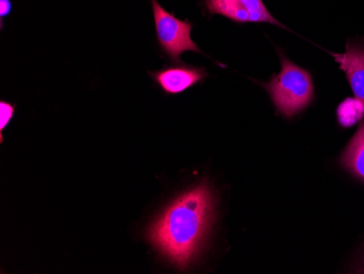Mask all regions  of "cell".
Wrapping results in <instances>:
<instances>
[{
	"label": "cell",
	"instance_id": "1",
	"mask_svg": "<svg viewBox=\"0 0 364 274\" xmlns=\"http://www.w3.org/2000/svg\"><path fill=\"white\" fill-rule=\"evenodd\" d=\"M214 210V194L203 181L164 209L147 230L146 239L171 265L187 270L205 245Z\"/></svg>",
	"mask_w": 364,
	"mask_h": 274
},
{
	"label": "cell",
	"instance_id": "2",
	"mask_svg": "<svg viewBox=\"0 0 364 274\" xmlns=\"http://www.w3.org/2000/svg\"><path fill=\"white\" fill-rule=\"evenodd\" d=\"M282 69L273 75L269 83L259 85L269 93L276 112L287 120L296 117L314 101L316 92L312 75L306 69L298 66L287 55L277 48Z\"/></svg>",
	"mask_w": 364,
	"mask_h": 274
},
{
	"label": "cell",
	"instance_id": "3",
	"mask_svg": "<svg viewBox=\"0 0 364 274\" xmlns=\"http://www.w3.org/2000/svg\"><path fill=\"white\" fill-rule=\"evenodd\" d=\"M152 8L159 46L171 60L179 63L180 57L185 52L203 54L192 40L191 22L178 19L175 14L164 9L157 0H152Z\"/></svg>",
	"mask_w": 364,
	"mask_h": 274
},
{
	"label": "cell",
	"instance_id": "4",
	"mask_svg": "<svg viewBox=\"0 0 364 274\" xmlns=\"http://www.w3.org/2000/svg\"><path fill=\"white\" fill-rule=\"evenodd\" d=\"M210 14H220L236 23H269L287 28L280 23L264 0H203Z\"/></svg>",
	"mask_w": 364,
	"mask_h": 274
},
{
	"label": "cell",
	"instance_id": "5",
	"mask_svg": "<svg viewBox=\"0 0 364 274\" xmlns=\"http://www.w3.org/2000/svg\"><path fill=\"white\" fill-rule=\"evenodd\" d=\"M150 75L167 95H178L198 83H203L208 73L201 67L179 61L164 67L161 70L150 73Z\"/></svg>",
	"mask_w": 364,
	"mask_h": 274
},
{
	"label": "cell",
	"instance_id": "6",
	"mask_svg": "<svg viewBox=\"0 0 364 274\" xmlns=\"http://www.w3.org/2000/svg\"><path fill=\"white\" fill-rule=\"evenodd\" d=\"M338 63L339 69L345 73L353 95L364 102V44L350 42L346 45L343 54L331 53Z\"/></svg>",
	"mask_w": 364,
	"mask_h": 274
},
{
	"label": "cell",
	"instance_id": "7",
	"mask_svg": "<svg viewBox=\"0 0 364 274\" xmlns=\"http://www.w3.org/2000/svg\"><path fill=\"white\" fill-rule=\"evenodd\" d=\"M341 167L364 181V122L360 124L355 136L341 155Z\"/></svg>",
	"mask_w": 364,
	"mask_h": 274
},
{
	"label": "cell",
	"instance_id": "8",
	"mask_svg": "<svg viewBox=\"0 0 364 274\" xmlns=\"http://www.w3.org/2000/svg\"><path fill=\"white\" fill-rule=\"evenodd\" d=\"M337 122L343 128H351L364 118V102L357 98H347L336 110Z\"/></svg>",
	"mask_w": 364,
	"mask_h": 274
},
{
	"label": "cell",
	"instance_id": "9",
	"mask_svg": "<svg viewBox=\"0 0 364 274\" xmlns=\"http://www.w3.org/2000/svg\"><path fill=\"white\" fill-rule=\"evenodd\" d=\"M14 110L16 107L12 104L8 103V102H0V140L1 142L4 141V130L14 117Z\"/></svg>",
	"mask_w": 364,
	"mask_h": 274
},
{
	"label": "cell",
	"instance_id": "10",
	"mask_svg": "<svg viewBox=\"0 0 364 274\" xmlns=\"http://www.w3.org/2000/svg\"><path fill=\"white\" fill-rule=\"evenodd\" d=\"M10 10H11L10 0H0V16L1 18L8 16L10 14Z\"/></svg>",
	"mask_w": 364,
	"mask_h": 274
}]
</instances>
